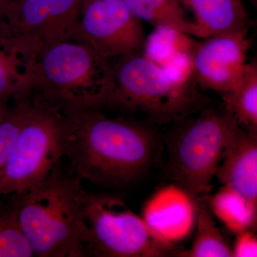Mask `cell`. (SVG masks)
<instances>
[{"instance_id": "22", "label": "cell", "mask_w": 257, "mask_h": 257, "mask_svg": "<svg viewBox=\"0 0 257 257\" xmlns=\"http://www.w3.org/2000/svg\"><path fill=\"white\" fill-rule=\"evenodd\" d=\"M12 0H0V35L10 32L7 23V12Z\"/></svg>"}, {"instance_id": "9", "label": "cell", "mask_w": 257, "mask_h": 257, "mask_svg": "<svg viewBox=\"0 0 257 257\" xmlns=\"http://www.w3.org/2000/svg\"><path fill=\"white\" fill-rule=\"evenodd\" d=\"M248 30L208 37L196 45L189 57L191 77L197 86L221 94L234 87L247 62Z\"/></svg>"}, {"instance_id": "18", "label": "cell", "mask_w": 257, "mask_h": 257, "mask_svg": "<svg viewBox=\"0 0 257 257\" xmlns=\"http://www.w3.org/2000/svg\"><path fill=\"white\" fill-rule=\"evenodd\" d=\"M207 199L199 200L196 235L191 247L183 250L180 256L233 257L232 248L216 226Z\"/></svg>"}, {"instance_id": "16", "label": "cell", "mask_w": 257, "mask_h": 257, "mask_svg": "<svg viewBox=\"0 0 257 257\" xmlns=\"http://www.w3.org/2000/svg\"><path fill=\"white\" fill-rule=\"evenodd\" d=\"M207 201L211 213L233 234L256 228L257 204L231 187L223 186Z\"/></svg>"}, {"instance_id": "3", "label": "cell", "mask_w": 257, "mask_h": 257, "mask_svg": "<svg viewBox=\"0 0 257 257\" xmlns=\"http://www.w3.org/2000/svg\"><path fill=\"white\" fill-rule=\"evenodd\" d=\"M112 83L104 109L143 116L152 125L175 123L208 105L191 80L170 75L142 52L112 60Z\"/></svg>"}, {"instance_id": "7", "label": "cell", "mask_w": 257, "mask_h": 257, "mask_svg": "<svg viewBox=\"0 0 257 257\" xmlns=\"http://www.w3.org/2000/svg\"><path fill=\"white\" fill-rule=\"evenodd\" d=\"M88 255L102 257L180 256L116 196L87 192L84 209Z\"/></svg>"}, {"instance_id": "12", "label": "cell", "mask_w": 257, "mask_h": 257, "mask_svg": "<svg viewBox=\"0 0 257 257\" xmlns=\"http://www.w3.org/2000/svg\"><path fill=\"white\" fill-rule=\"evenodd\" d=\"M43 46L11 32L0 35V102L8 104L31 84Z\"/></svg>"}, {"instance_id": "4", "label": "cell", "mask_w": 257, "mask_h": 257, "mask_svg": "<svg viewBox=\"0 0 257 257\" xmlns=\"http://www.w3.org/2000/svg\"><path fill=\"white\" fill-rule=\"evenodd\" d=\"M112 60L84 42L44 47L30 88L65 111L104 109L112 83Z\"/></svg>"}, {"instance_id": "14", "label": "cell", "mask_w": 257, "mask_h": 257, "mask_svg": "<svg viewBox=\"0 0 257 257\" xmlns=\"http://www.w3.org/2000/svg\"><path fill=\"white\" fill-rule=\"evenodd\" d=\"M194 14L202 38L249 28V17L241 0H180Z\"/></svg>"}, {"instance_id": "2", "label": "cell", "mask_w": 257, "mask_h": 257, "mask_svg": "<svg viewBox=\"0 0 257 257\" xmlns=\"http://www.w3.org/2000/svg\"><path fill=\"white\" fill-rule=\"evenodd\" d=\"M87 194L82 180L62 160L39 183L17 194L19 221L34 256H88Z\"/></svg>"}, {"instance_id": "23", "label": "cell", "mask_w": 257, "mask_h": 257, "mask_svg": "<svg viewBox=\"0 0 257 257\" xmlns=\"http://www.w3.org/2000/svg\"><path fill=\"white\" fill-rule=\"evenodd\" d=\"M10 106L6 103L0 102V121H2L9 111Z\"/></svg>"}, {"instance_id": "17", "label": "cell", "mask_w": 257, "mask_h": 257, "mask_svg": "<svg viewBox=\"0 0 257 257\" xmlns=\"http://www.w3.org/2000/svg\"><path fill=\"white\" fill-rule=\"evenodd\" d=\"M222 96L224 106L237 121L240 127L257 133V63L246 62L234 87Z\"/></svg>"}, {"instance_id": "15", "label": "cell", "mask_w": 257, "mask_h": 257, "mask_svg": "<svg viewBox=\"0 0 257 257\" xmlns=\"http://www.w3.org/2000/svg\"><path fill=\"white\" fill-rule=\"evenodd\" d=\"M142 22L188 36L201 37L199 28L186 15L180 0H123Z\"/></svg>"}, {"instance_id": "11", "label": "cell", "mask_w": 257, "mask_h": 257, "mask_svg": "<svg viewBox=\"0 0 257 257\" xmlns=\"http://www.w3.org/2000/svg\"><path fill=\"white\" fill-rule=\"evenodd\" d=\"M199 200L175 183L166 185L147 199L142 218L155 233L176 243L190 235L196 224Z\"/></svg>"}, {"instance_id": "19", "label": "cell", "mask_w": 257, "mask_h": 257, "mask_svg": "<svg viewBox=\"0 0 257 257\" xmlns=\"http://www.w3.org/2000/svg\"><path fill=\"white\" fill-rule=\"evenodd\" d=\"M34 256L18 218L17 194L0 195V257Z\"/></svg>"}, {"instance_id": "6", "label": "cell", "mask_w": 257, "mask_h": 257, "mask_svg": "<svg viewBox=\"0 0 257 257\" xmlns=\"http://www.w3.org/2000/svg\"><path fill=\"white\" fill-rule=\"evenodd\" d=\"M23 125L0 174V195L21 194L45 178L64 156L66 113L27 88Z\"/></svg>"}, {"instance_id": "20", "label": "cell", "mask_w": 257, "mask_h": 257, "mask_svg": "<svg viewBox=\"0 0 257 257\" xmlns=\"http://www.w3.org/2000/svg\"><path fill=\"white\" fill-rule=\"evenodd\" d=\"M13 106L0 121V174L25 116V103L21 94L13 98Z\"/></svg>"}, {"instance_id": "10", "label": "cell", "mask_w": 257, "mask_h": 257, "mask_svg": "<svg viewBox=\"0 0 257 257\" xmlns=\"http://www.w3.org/2000/svg\"><path fill=\"white\" fill-rule=\"evenodd\" d=\"M82 0H12L7 12L10 32L46 47L74 40Z\"/></svg>"}, {"instance_id": "8", "label": "cell", "mask_w": 257, "mask_h": 257, "mask_svg": "<svg viewBox=\"0 0 257 257\" xmlns=\"http://www.w3.org/2000/svg\"><path fill=\"white\" fill-rule=\"evenodd\" d=\"M74 40L108 59L140 53L146 45L143 23L123 0H82Z\"/></svg>"}, {"instance_id": "24", "label": "cell", "mask_w": 257, "mask_h": 257, "mask_svg": "<svg viewBox=\"0 0 257 257\" xmlns=\"http://www.w3.org/2000/svg\"><path fill=\"white\" fill-rule=\"evenodd\" d=\"M251 1V3H252L253 5H254V6H256L257 0H250Z\"/></svg>"}, {"instance_id": "21", "label": "cell", "mask_w": 257, "mask_h": 257, "mask_svg": "<svg viewBox=\"0 0 257 257\" xmlns=\"http://www.w3.org/2000/svg\"><path fill=\"white\" fill-rule=\"evenodd\" d=\"M253 230L247 229L236 234L232 248L233 257L257 256V238Z\"/></svg>"}, {"instance_id": "5", "label": "cell", "mask_w": 257, "mask_h": 257, "mask_svg": "<svg viewBox=\"0 0 257 257\" xmlns=\"http://www.w3.org/2000/svg\"><path fill=\"white\" fill-rule=\"evenodd\" d=\"M175 123L177 130L167 144L166 174L194 199H206L212 191L216 168L239 125L224 106L207 105Z\"/></svg>"}, {"instance_id": "13", "label": "cell", "mask_w": 257, "mask_h": 257, "mask_svg": "<svg viewBox=\"0 0 257 257\" xmlns=\"http://www.w3.org/2000/svg\"><path fill=\"white\" fill-rule=\"evenodd\" d=\"M231 187L257 204V133L238 128L214 173Z\"/></svg>"}, {"instance_id": "1", "label": "cell", "mask_w": 257, "mask_h": 257, "mask_svg": "<svg viewBox=\"0 0 257 257\" xmlns=\"http://www.w3.org/2000/svg\"><path fill=\"white\" fill-rule=\"evenodd\" d=\"M65 113L64 157L81 180L126 186L155 162L159 139L152 124L109 117L99 109Z\"/></svg>"}]
</instances>
